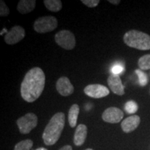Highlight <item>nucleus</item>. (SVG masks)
<instances>
[{
	"instance_id": "nucleus-24",
	"label": "nucleus",
	"mask_w": 150,
	"mask_h": 150,
	"mask_svg": "<svg viewBox=\"0 0 150 150\" xmlns=\"http://www.w3.org/2000/svg\"><path fill=\"white\" fill-rule=\"evenodd\" d=\"M108 2L114 5H118L120 3V0H108Z\"/></svg>"
},
{
	"instance_id": "nucleus-7",
	"label": "nucleus",
	"mask_w": 150,
	"mask_h": 150,
	"mask_svg": "<svg viewBox=\"0 0 150 150\" xmlns=\"http://www.w3.org/2000/svg\"><path fill=\"white\" fill-rule=\"evenodd\" d=\"M84 93L92 98L99 99L109 95L110 91L107 87L101 84H90L85 87Z\"/></svg>"
},
{
	"instance_id": "nucleus-19",
	"label": "nucleus",
	"mask_w": 150,
	"mask_h": 150,
	"mask_svg": "<svg viewBox=\"0 0 150 150\" xmlns=\"http://www.w3.org/2000/svg\"><path fill=\"white\" fill-rule=\"evenodd\" d=\"M125 109L128 114H134L138 111V106L136 102L131 100L125 104Z\"/></svg>"
},
{
	"instance_id": "nucleus-9",
	"label": "nucleus",
	"mask_w": 150,
	"mask_h": 150,
	"mask_svg": "<svg viewBox=\"0 0 150 150\" xmlns=\"http://www.w3.org/2000/svg\"><path fill=\"white\" fill-rule=\"evenodd\" d=\"M124 117L122 110L117 107H109L103 112L102 117L104 122L116 124L120 122Z\"/></svg>"
},
{
	"instance_id": "nucleus-3",
	"label": "nucleus",
	"mask_w": 150,
	"mask_h": 150,
	"mask_svg": "<svg viewBox=\"0 0 150 150\" xmlns=\"http://www.w3.org/2000/svg\"><path fill=\"white\" fill-rule=\"evenodd\" d=\"M124 42L130 47L139 50H150V35L138 30H130L124 35Z\"/></svg>"
},
{
	"instance_id": "nucleus-2",
	"label": "nucleus",
	"mask_w": 150,
	"mask_h": 150,
	"mask_svg": "<svg viewBox=\"0 0 150 150\" xmlns=\"http://www.w3.org/2000/svg\"><path fill=\"white\" fill-rule=\"evenodd\" d=\"M65 114L56 112L51 118L42 134L44 143L47 146L53 145L57 142L65 127Z\"/></svg>"
},
{
	"instance_id": "nucleus-10",
	"label": "nucleus",
	"mask_w": 150,
	"mask_h": 150,
	"mask_svg": "<svg viewBox=\"0 0 150 150\" xmlns=\"http://www.w3.org/2000/svg\"><path fill=\"white\" fill-rule=\"evenodd\" d=\"M56 91L63 97H68L74 93V88L67 76H61L58 79L56 84Z\"/></svg>"
},
{
	"instance_id": "nucleus-20",
	"label": "nucleus",
	"mask_w": 150,
	"mask_h": 150,
	"mask_svg": "<svg viewBox=\"0 0 150 150\" xmlns=\"http://www.w3.org/2000/svg\"><path fill=\"white\" fill-rule=\"evenodd\" d=\"M136 73L138 76V80H139L140 85L142 86V87H144V86L147 85L148 83V81H149V79H148L147 74L141 70H136Z\"/></svg>"
},
{
	"instance_id": "nucleus-17",
	"label": "nucleus",
	"mask_w": 150,
	"mask_h": 150,
	"mask_svg": "<svg viewBox=\"0 0 150 150\" xmlns=\"http://www.w3.org/2000/svg\"><path fill=\"white\" fill-rule=\"evenodd\" d=\"M138 64L140 70H150V54H145L141 56L138 60Z\"/></svg>"
},
{
	"instance_id": "nucleus-26",
	"label": "nucleus",
	"mask_w": 150,
	"mask_h": 150,
	"mask_svg": "<svg viewBox=\"0 0 150 150\" xmlns=\"http://www.w3.org/2000/svg\"><path fill=\"white\" fill-rule=\"evenodd\" d=\"M35 150H47V149L46 148H45V147H39Z\"/></svg>"
},
{
	"instance_id": "nucleus-14",
	"label": "nucleus",
	"mask_w": 150,
	"mask_h": 150,
	"mask_svg": "<svg viewBox=\"0 0 150 150\" xmlns=\"http://www.w3.org/2000/svg\"><path fill=\"white\" fill-rule=\"evenodd\" d=\"M35 5V0H20L18 4L17 10L21 14H27L34 10Z\"/></svg>"
},
{
	"instance_id": "nucleus-6",
	"label": "nucleus",
	"mask_w": 150,
	"mask_h": 150,
	"mask_svg": "<svg viewBox=\"0 0 150 150\" xmlns=\"http://www.w3.org/2000/svg\"><path fill=\"white\" fill-rule=\"evenodd\" d=\"M38 125V117L33 112H29L20 117L17 120V125L20 132L22 134H28Z\"/></svg>"
},
{
	"instance_id": "nucleus-4",
	"label": "nucleus",
	"mask_w": 150,
	"mask_h": 150,
	"mask_svg": "<svg viewBox=\"0 0 150 150\" xmlns=\"http://www.w3.org/2000/svg\"><path fill=\"white\" fill-rule=\"evenodd\" d=\"M58 27V20L54 16H48L38 18L35 20L33 29L37 33L51 32Z\"/></svg>"
},
{
	"instance_id": "nucleus-5",
	"label": "nucleus",
	"mask_w": 150,
	"mask_h": 150,
	"mask_svg": "<svg viewBox=\"0 0 150 150\" xmlns=\"http://www.w3.org/2000/svg\"><path fill=\"white\" fill-rule=\"evenodd\" d=\"M56 44L64 50H72L76 46V39L74 33L69 30H61L56 33Z\"/></svg>"
},
{
	"instance_id": "nucleus-27",
	"label": "nucleus",
	"mask_w": 150,
	"mask_h": 150,
	"mask_svg": "<svg viewBox=\"0 0 150 150\" xmlns=\"http://www.w3.org/2000/svg\"><path fill=\"white\" fill-rule=\"evenodd\" d=\"M85 150H93V149H91V148H88V149H86Z\"/></svg>"
},
{
	"instance_id": "nucleus-25",
	"label": "nucleus",
	"mask_w": 150,
	"mask_h": 150,
	"mask_svg": "<svg viewBox=\"0 0 150 150\" xmlns=\"http://www.w3.org/2000/svg\"><path fill=\"white\" fill-rule=\"evenodd\" d=\"M59 150H72V147L70 145H65L61 147Z\"/></svg>"
},
{
	"instance_id": "nucleus-16",
	"label": "nucleus",
	"mask_w": 150,
	"mask_h": 150,
	"mask_svg": "<svg viewBox=\"0 0 150 150\" xmlns=\"http://www.w3.org/2000/svg\"><path fill=\"white\" fill-rule=\"evenodd\" d=\"M43 2L49 11L54 13L61 11L63 6L61 0H44Z\"/></svg>"
},
{
	"instance_id": "nucleus-1",
	"label": "nucleus",
	"mask_w": 150,
	"mask_h": 150,
	"mask_svg": "<svg viewBox=\"0 0 150 150\" xmlns=\"http://www.w3.org/2000/svg\"><path fill=\"white\" fill-rule=\"evenodd\" d=\"M45 86V74L40 67L29 70L22 80L20 93L22 99L31 103L40 97Z\"/></svg>"
},
{
	"instance_id": "nucleus-15",
	"label": "nucleus",
	"mask_w": 150,
	"mask_h": 150,
	"mask_svg": "<svg viewBox=\"0 0 150 150\" xmlns=\"http://www.w3.org/2000/svg\"><path fill=\"white\" fill-rule=\"evenodd\" d=\"M80 108L78 104H73L71 106L68 112V121L70 126L72 128L76 127V123H77V119L79 114Z\"/></svg>"
},
{
	"instance_id": "nucleus-12",
	"label": "nucleus",
	"mask_w": 150,
	"mask_h": 150,
	"mask_svg": "<svg viewBox=\"0 0 150 150\" xmlns=\"http://www.w3.org/2000/svg\"><path fill=\"white\" fill-rule=\"evenodd\" d=\"M140 123V117L137 115L129 116L122 122L121 127L125 133H131L138 128Z\"/></svg>"
},
{
	"instance_id": "nucleus-13",
	"label": "nucleus",
	"mask_w": 150,
	"mask_h": 150,
	"mask_svg": "<svg viewBox=\"0 0 150 150\" xmlns=\"http://www.w3.org/2000/svg\"><path fill=\"white\" fill-rule=\"evenodd\" d=\"M87 127L83 124H80L76 127L74 136V143L76 146H81L86 141L88 133Z\"/></svg>"
},
{
	"instance_id": "nucleus-23",
	"label": "nucleus",
	"mask_w": 150,
	"mask_h": 150,
	"mask_svg": "<svg viewBox=\"0 0 150 150\" xmlns=\"http://www.w3.org/2000/svg\"><path fill=\"white\" fill-rule=\"evenodd\" d=\"M123 70H124V67L122 65H121L120 64H117V65H115L112 66L111 71L113 74L118 75L119 74H120L122 72Z\"/></svg>"
},
{
	"instance_id": "nucleus-8",
	"label": "nucleus",
	"mask_w": 150,
	"mask_h": 150,
	"mask_svg": "<svg viewBox=\"0 0 150 150\" xmlns=\"http://www.w3.org/2000/svg\"><path fill=\"white\" fill-rule=\"evenodd\" d=\"M25 37V30L21 26H15L6 33L4 40L8 45H16Z\"/></svg>"
},
{
	"instance_id": "nucleus-22",
	"label": "nucleus",
	"mask_w": 150,
	"mask_h": 150,
	"mask_svg": "<svg viewBox=\"0 0 150 150\" xmlns=\"http://www.w3.org/2000/svg\"><path fill=\"white\" fill-rule=\"evenodd\" d=\"M81 2L88 8H95L100 2L99 0H81Z\"/></svg>"
},
{
	"instance_id": "nucleus-11",
	"label": "nucleus",
	"mask_w": 150,
	"mask_h": 150,
	"mask_svg": "<svg viewBox=\"0 0 150 150\" xmlns=\"http://www.w3.org/2000/svg\"><path fill=\"white\" fill-rule=\"evenodd\" d=\"M107 83L112 93L120 96L125 95V86L122 83V80L119 75L113 74L110 75L108 78Z\"/></svg>"
},
{
	"instance_id": "nucleus-21",
	"label": "nucleus",
	"mask_w": 150,
	"mask_h": 150,
	"mask_svg": "<svg viewBox=\"0 0 150 150\" xmlns=\"http://www.w3.org/2000/svg\"><path fill=\"white\" fill-rule=\"evenodd\" d=\"M9 15V8L6 5L5 2L1 0L0 1V16L6 17Z\"/></svg>"
},
{
	"instance_id": "nucleus-18",
	"label": "nucleus",
	"mask_w": 150,
	"mask_h": 150,
	"mask_svg": "<svg viewBox=\"0 0 150 150\" xmlns=\"http://www.w3.org/2000/svg\"><path fill=\"white\" fill-rule=\"evenodd\" d=\"M33 145V142L31 140H24L16 144L14 150H30L32 148Z\"/></svg>"
}]
</instances>
